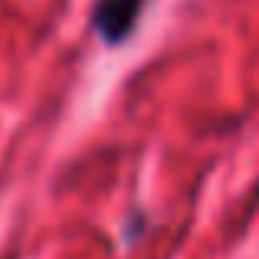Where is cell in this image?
I'll return each instance as SVG.
<instances>
[{
	"label": "cell",
	"instance_id": "cell-1",
	"mask_svg": "<svg viewBox=\"0 0 259 259\" xmlns=\"http://www.w3.org/2000/svg\"><path fill=\"white\" fill-rule=\"evenodd\" d=\"M145 4L148 0H95L89 23L102 36V43L121 46L135 33L141 13H145Z\"/></svg>",
	"mask_w": 259,
	"mask_h": 259
}]
</instances>
